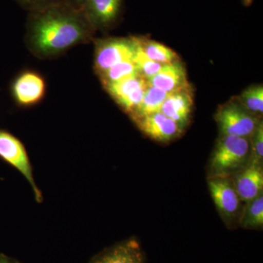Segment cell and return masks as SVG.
Listing matches in <instances>:
<instances>
[{"label":"cell","instance_id":"ba28073f","mask_svg":"<svg viewBox=\"0 0 263 263\" xmlns=\"http://www.w3.org/2000/svg\"><path fill=\"white\" fill-rule=\"evenodd\" d=\"M138 128L152 139L167 143L182 134L183 129L177 123L158 112L134 119Z\"/></svg>","mask_w":263,"mask_h":263},{"label":"cell","instance_id":"ac0fdd59","mask_svg":"<svg viewBox=\"0 0 263 263\" xmlns=\"http://www.w3.org/2000/svg\"><path fill=\"white\" fill-rule=\"evenodd\" d=\"M236 100L247 111L259 118L263 113L262 85H254L247 88Z\"/></svg>","mask_w":263,"mask_h":263},{"label":"cell","instance_id":"7402d4cb","mask_svg":"<svg viewBox=\"0 0 263 263\" xmlns=\"http://www.w3.org/2000/svg\"><path fill=\"white\" fill-rule=\"evenodd\" d=\"M15 1L24 9L30 12L41 9L51 5L56 4L60 2L66 1V0H15Z\"/></svg>","mask_w":263,"mask_h":263},{"label":"cell","instance_id":"52a82bcc","mask_svg":"<svg viewBox=\"0 0 263 263\" xmlns=\"http://www.w3.org/2000/svg\"><path fill=\"white\" fill-rule=\"evenodd\" d=\"M123 0H89L82 11L95 30L113 27L120 18Z\"/></svg>","mask_w":263,"mask_h":263},{"label":"cell","instance_id":"ffe728a7","mask_svg":"<svg viewBox=\"0 0 263 263\" xmlns=\"http://www.w3.org/2000/svg\"><path fill=\"white\" fill-rule=\"evenodd\" d=\"M134 37L136 45V53H135L134 58H133V62L136 64L138 72L141 76L146 79H148L158 72L163 65L154 61L147 56L137 42L136 37Z\"/></svg>","mask_w":263,"mask_h":263},{"label":"cell","instance_id":"9a60e30c","mask_svg":"<svg viewBox=\"0 0 263 263\" xmlns=\"http://www.w3.org/2000/svg\"><path fill=\"white\" fill-rule=\"evenodd\" d=\"M136 39L147 56L161 65H167L179 60V56L174 50L162 43L143 37H136Z\"/></svg>","mask_w":263,"mask_h":263},{"label":"cell","instance_id":"3957f363","mask_svg":"<svg viewBox=\"0 0 263 263\" xmlns=\"http://www.w3.org/2000/svg\"><path fill=\"white\" fill-rule=\"evenodd\" d=\"M221 136H232L250 139L259 122V118L252 115L236 99L219 107L214 116Z\"/></svg>","mask_w":263,"mask_h":263},{"label":"cell","instance_id":"d6986e66","mask_svg":"<svg viewBox=\"0 0 263 263\" xmlns=\"http://www.w3.org/2000/svg\"><path fill=\"white\" fill-rule=\"evenodd\" d=\"M141 75L133 60L120 62L100 74L103 86L130 76Z\"/></svg>","mask_w":263,"mask_h":263},{"label":"cell","instance_id":"5bb4252c","mask_svg":"<svg viewBox=\"0 0 263 263\" xmlns=\"http://www.w3.org/2000/svg\"><path fill=\"white\" fill-rule=\"evenodd\" d=\"M167 95L168 93L148 84L141 104L131 115L133 120L160 112Z\"/></svg>","mask_w":263,"mask_h":263},{"label":"cell","instance_id":"30bf717a","mask_svg":"<svg viewBox=\"0 0 263 263\" xmlns=\"http://www.w3.org/2000/svg\"><path fill=\"white\" fill-rule=\"evenodd\" d=\"M233 184L243 206L262 195V164L249 163L232 177Z\"/></svg>","mask_w":263,"mask_h":263},{"label":"cell","instance_id":"8992f818","mask_svg":"<svg viewBox=\"0 0 263 263\" xmlns=\"http://www.w3.org/2000/svg\"><path fill=\"white\" fill-rule=\"evenodd\" d=\"M0 157L20 171L32 186L36 200H43L42 194L34 182L32 166L22 142L7 132L0 130Z\"/></svg>","mask_w":263,"mask_h":263},{"label":"cell","instance_id":"603a6c76","mask_svg":"<svg viewBox=\"0 0 263 263\" xmlns=\"http://www.w3.org/2000/svg\"><path fill=\"white\" fill-rule=\"evenodd\" d=\"M0 263H22L12 257H8L4 254L0 253Z\"/></svg>","mask_w":263,"mask_h":263},{"label":"cell","instance_id":"e0dca14e","mask_svg":"<svg viewBox=\"0 0 263 263\" xmlns=\"http://www.w3.org/2000/svg\"><path fill=\"white\" fill-rule=\"evenodd\" d=\"M146 79L141 75L130 76L112 84L104 86L109 95L117 103L127 97L133 91L146 84Z\"/></svg>","mask_w":263,"mask_h":263},{"label":"cell","instance_id":"cb8c5ba5","mask_svg":"<svg viewBox=\"0 0 263 263\" xmlns=\"http://www.w3.org/2000/svg\"><path fill=\"white\" fill-rule=\"evenodd\" d=\"M242 2H243V4L246 5V6H249V5L252 4V0H242Z\"/></svg>","mask_w":263,"mask_h":263},{"label":"cell","instance_id":"6da1fadb","mask_svg":"<svg viewBox=\"0 0 263 263\" xmlns=\"http://www.w3.org/2000/svg\"><path fill=\"white\" fill-rule=\"evenodd\" d=\"M95 31L84 12L67 1L29 12L27 43L40 57L61 54L88 41Z\"/></svg>","mask_w":263,"mask_h":263},{"label":"cell","instance_id":"44dd1931","mask_svg":"<svg viewBox=\"0 0 263 263\" xmlns=\"http://www.w3.org/2000/svg\"><path fill=\"white\" fill-rule=\"evenodd\" d=\"M251 155L249 163L262 164L263 124L259 122L257 129L250 138Z\"/></svg>","mask_w":263,"mask_h":263},{"label":"cell","instance_id":"8fae6325","mask_svg":"<svg viewBox=\"0 0 263 263\" xmlns=\"http://www.w3.org/2000/svg\"><path fill=\"white\" fill-rule=\"evenodd\" d=\"M193 104V92L190 85L170 93L162 104L161 112L183 129L190 122Z\"/></svg>","mask_w":263,"mask_h":263},{"label":"cell","instance_id":"5b68a950","mask_svg":"<svg viewBox=\"0 0 263 263\" xmlns=\"http://www.w3.org/2000/svg\"><path fill=\"white\" fill-rule=\"evenodd\" d=\"M134 37L108 38L96 43L95 68L98 75L120 62L132 61L136 53Z\"/></svg>","mask_w":263,"mask_h":263},{"label":"cell","instance_id":"4fadbf2b","mask_svg":"<svg viewBox=\"0 0 263 263\" xmlns=\"http://www.w3.org/2000/svg\"><path fill=\"white\" fill-rule=\"evenodd\" d=\"M147 84L170 93L190 86L186 77V69L182 62L178 60L162 65L155 75L146 79Z\"/></svg>","mask_w":263,"mask_h":263},{"label":"cell","instance_id":"7c38bea8","mask_svg":"<svg viewBox=\"0 0 263 263\" xmlns=\"http://www.w3.org/2000/svg\"><path fill=\"white\" fill-rule=\"evenodd\" d=\"M46 92V84L41 76L34 72H25L15 79L12 93L15 101L22 105H32L42 100Z\"/></svg>","mask_w":263,"mask_h":263},{"label":"cell","instance_id":"277c9868","mask_svg":"<svg viewBox=\"0 0 263 263\" xmlns=\"http://www.w3.org/2000/svg\"><path fill=\"white\" fill-rule=\"evenodd\" d=\"M209 190L221 219L228 228L238 223L243 205L233 184L232 177H209Z\"/></svg>","mask_w":263,"mask_h":263},{"label":"cell","instance_id":"2e32d148","mask_svg":"<svg viewBox=\"0 0 263 263\" xmlns=\"http://www.w3.org/2000/svg\"><path fill=\"white\" fill-rule=\"evenodd\" d=\"M239 226L245 229L260 230L263 227V195L246 204Z\"/></svg>","mask_w":263,"mask_h":263},{"label":"cell","instance_id":"9c48e42d","mask_svg":"<svg viewBox=\"0 0 263 263\" xmlns=\"http://www.w3.org/2000/svg\"><path fill=\"white\" fill-rule=\"evenodd\" d=\"M89 263H146V257L140 242L130 238L104 249Z\"/></svg>","mask_w":263,"mask_h":263},{"label":"cell","instance_id":"7a4b0ae2","mask_svg":"<svg viewBox=\"0 0 263 263\" xmlns=\"http://www.w3.org/2000/svg\"><path fill=\"white\" fill-rule=\"evenodd\" d=\"M250 155V139L220 135L209 160V177H233L248 165Z\"/></svg>","mask_w":263,"mask_h":263}]
</instances>
